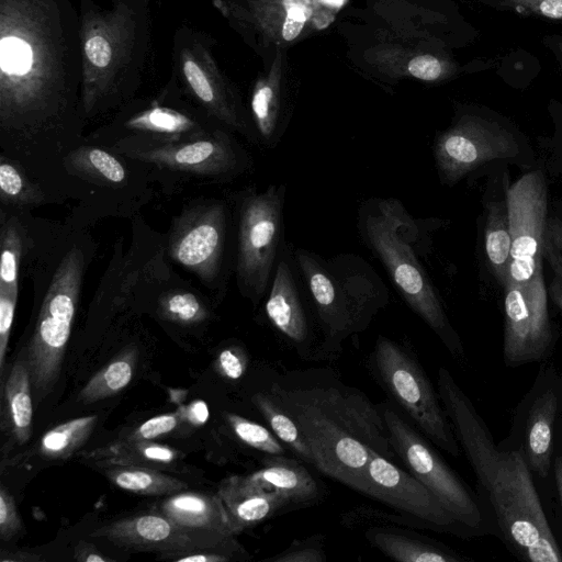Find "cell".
<instances>
[{"instance_id":"obj_16","label":"cell","mask_w":562,"mask_h":562,"mask_svg":"<svg viewBox=\"0 0 562 562\" xmlns=\"http://www.w3.org/2000/svg\"><path fill=\"white\" fill-rule=\"evenodd\" d=\"M227 214L221 203L196 206L177 218L169 239L171 258L196 274L211 282L221 272Z\"/></svg>"},{"instance_id":"obj_2","label":"cell","mask_w":562,"mask_h":562,"mask_svg":"<svg viewBox=\"0 0 562 562\" xmlns=\"http://www.w3.org/2000/svg\"><path fill=\"white\" fill-rule=\"evenodd\" d=\"M297 425L324 475L361 492L373 452L396 462L380 405L327 370L290 372L268 387Z\"/></svg>"},{"instance_id":"obj_32","label":"cell","mask_w":562,"mask_h":562,"mask_svg":"<svg viewBox=\"0 0 562 562\" xmlns=\"http://www.w3.org/2000/svg\"><path fill=\"white\" fill-rule=\"evenodd\" d=\"M340 524L348 529H363L376 527H403L411 529H428L434 528L426 521L405 515L397 510L387 512L371 506H357L345 512L340 517Z\"/></svg>"},{"instance_id":"obj_26","label":"cell","mask_w":562,"mask_h":562,"mask_svg":"<svg viewBox=\"0 0 562 562\" xmlns=\"http://www.w3.org/2000/svg\"><path fill=\"white\" fill-rule=\"evenodd\" d=\"M125 126L162 140H179L205 133L187 114L158 105L135 114Z\"/></svg>"},{"instance_id":"obj_45","label":"cell","mask_w":562,"mask_h":562,"mask_svg":"<svg viewBox=\"0 0 562 562\" xmlns=\"http://www.w3.org/2000/svg\"><path fill=\"white\" fill-rule=\"evenodd\" d=\"M160 558L175 562H227L235 559V554L218 550H189L161 552Z\"/></svg>"},{"instance_id":"obj_28","label":"cell","mask_w":562,"mask_h":562,"mask_svg":"<svg viewBox=\"0 0 562 562\" xmlns=\"http://www.w3.org/2000/svg\"><path fill=\"white\" fill-rule=\"evenodd\" d=\"M137 351L130 348L97 372L78 394L82 404H92L111 397L124 390L135 372Z\"/></svg>"},{"instance_id":"obj_13","label":"cell","mask_w":562,"mask_h":562,"mask_svg":"<svg viewBox=\"0 0 562 562\" xmlns=\"http://www.w3.org/2000/svg\"><path fill=\"white\" fill-rule=\"evenodd\" d=\"M360 493L394 510L428 522L434 531L457 537L475 536L456 520L413 474L375 452L364 470Z\"/></svg>"},{"instance_id":"obj_35","label":"cell","mask_w":562,"mask_h":562,"mask_svg":"<svg viewBox=\"0 0 562 562\" xmlns=\"http://www.w3.org/2000/svg\"><path fill=\"white\" fill-rule=\"evenodd\" d=\"M401 65L402 75L427 82L446 80L460 71L458 64L442 54L416 53Z\"/></svg>"},{"instance_id":"obj_37","label":"cell","mask_w":562,"mask_h":562,"mask_svg":"<svg viewBox=\"0 0 562 562\" xmlns=\"http://www.w3.org/2000/svg\"><path fill=\"white\" fill-rule=\"evenodd\" d=\"M161 314L176 323L190 325L204 321L207 310L202 301L188 291H171L159 301Z\"/></svg>"},{"instance_id":"obj_50","label":"cell","mask_w":562,"mask_h":562,"mask_svg":"<svg viewBox=\"0 0 562 562\" xmlns=\"http://www.w3.org/2000/svg\"><path fill=\"white\" fill-rule=\"evenodd\" d=\"M542 44L553 56L555 64L562 74V33L544 35L542 37Z\"/></svg>"},{"instance_id":"obj_19","label":"cell","mask_w":562,"mask_h":562,"mask_svg":"<svg viewBox=\"0 0 562 562\" xmlns=\"http://www.w3.org/2000/svg\"><path fill=\"white\" fill-rule=\"evenodd\" d=\"M217 494L237 535L293 509L284 497L260 485L249 474L224 479L218 485Z\"/></svg>"},{"instance_id":"obj_21","label":"cell","mask_w":562,"mask_h":562,"mask_svg":"<svg viewBox=\"0 0 562 562\" xmlns=\"http://www.w3.org/2000/svg\"><path fill=\"white\" fill-rule=\"evenodd\" d=\"M159 512L177 525L225 537L237 536L218 494L178 492L159 505Z\"/></svg>"},{"instance_id":"obj_51","label":"cell","mask_w":562,"mask_h":562,"mask_svg":"<svg viewBox=\"0 0 562 562\" xmlns=\"http://www.w3.org/2000/svg\"><path fill=\"white\" fill-rule=\"evenodd\" d=\"M43 558L41 555H36L30 552H2L1 562H32V561H42Z\"/></svg>"},{"instance_id":"obj_27","label":"cell","mask_w":562,"mask_h":562,"mask_svg":"<svg viewBox=\"0 0 562 562\" xmlns=\"http://www.w3.org/2000/svg\"><path fill=\"white\" fill-rule=\"evenodd\" d=\"M104 475L115 486L140 495H171L188 487L186 482L147 467H108Z\"/></svg>"},{"instance_id":"obj_43","label":"cell","mask_w":562,"mask_h":562,"mask_svg":"<svg viewBox=\"0 0 562 562\" xmlns=\"http://www.w3.org/2000/svg\"><path fill=\"white\" fill-rule=\"evenodd\" d=\"M247 367L248 356L240 346H229L217 355L216 369L228 380H239L245 374Z\"/></svg>"},{"instance_id":"obj_31","label":"cell","mask_w":562,"mask_h":562,"mask_svg":"<svg viewBox=\"0 0 562 562\" xmlns=\"http://www.w3.org/2000/svg\"><path fill=\"white\" fill-rule=\"evenodd\" d=\"M98 417H78L46 431L40 441V453L53 460L67 459L90 437Z\"/></svg>"},{"instance_id":"obj_36","label":"cell","mask_w":562,"mask_h":562,"mask_svg":"<svg viewBox=\"0 0 562 562\" xmlns=\"http://www.w3.org/2000/svg\"><path fill=\"white\" fill-rule=\"evenodd\" d=\"M0 248V288L19 290L22 238L18 225L12 221L2 224Z\"/></svg>"},{"instance_id":"obj_11","label":"cell","mask_w":562,"mask_h":562,"mask_svg":"<svg viewBox=\"0 0 562 562\" xmlns=\"http://www.w3.org/2000/svg\"><path fill=\"white\" fill-rule=\"evenodd\" d=\"M561 422L562 373L547 360L516 406L508 435L498 446L520 451L532 475L544 480L552 472Z\"/></svg>"},{"instance_id":"obj_47","label":"cell","mask_w":562,"mask_h":562,"mask_svg":"<svg viewBox=\"0 0 562 562\" xmlns=\"http://www.w3.org/2000/svg\"><path fill=\"white\" fill-rule=\"evenodd\" d=\"M183 420L193 426H202L210 418V409L207 404L202 400L191 402L188 406L180 408Z\"/></svg>"},{"instance_id":"obj_9","label":"cell","mask_w":562,"mask_h":562,"mask_svg":"<svg viewBox=\"0 0 562 562\" xmlns=\"http://www.w3.org/2000/svg\"><path fill=\"white\" fill-rule=\"evenodd\" d=\"M390 442L408 472L423 483L461 525L475 536L495 535L480 498L429 442L389 403L380 405Z\"/></svg>"},{"instance_id":"obj_44","label":"cell","mask_w":562,"mask_h":562,"mask_svg":"<svg viewBox=\"0 0 562 562\" xmlns=\"http://www.w3.org/2000/svg\"><path fill=\"white\" fill-rule=\"evenodd\" d=\"M22 529V521L13 496L4 488H0V536L8 541Z\"/></svg>"},{"instance_id":"obj_23","label":"cell","mask_w":562,"mask_h":562,"mask_svg":"<svg viewBox=\"0 0 562 562\" xmlns=\"http://www.w3.org/2000/svg\"><path fill=\"white\" fill-rule=\"evenodd\" d=\"M249 476L284 497L293 509L312 506L321 501L323 490L311 472L296 459L269 456L263 467Z\"/></svg>"},{"instance_id":"obj_7","label":"cell","mask_w":562,"mask_h":562,"mask_svg":"<svg viewBox=\"0 0 562 562\" xmlns=\"http://www.w3.org/2000/svg\"><path fill=\"white\" fill-rule=\"evenodd\" d=\"M286 186L247 190L238 203L236 277L243 295L255 305L266 297L285 246Z\"/></svg>"},{"instance_id":"obj_15","label":"cell","mask_w":562,"mask_h":562,"mask_svg":"<svg viewBox=\"0 0 562 562\" xmlns=\"http://www.w3.org/2000/svg\"><path fill=\"white\" fill-rule=\"evenodd\" d=\"M216 4L256 35L262 46L278 49L323 25L328 18L319 0H239Z\"/></svg>"},{"instance_id":"obj_34","label":"cell","mask_w":562,"mask_h":562,"mask_svg":"<svg viewBox=\"0 0 562 562\" xmlns=\"http://www.w3.org/2000/svg\"><path fill=\"white\" fill-rule=\"evenodd\" d=\"M234 435L250 448L268 456H285L288 447L267 427L234 413L225 414Z\"/></svg>"},{"instance_id":"obj_17","label":"cell","mask_w":562,"mask_h":562,"mask_svg":"<svg viewBox=\"0 0 562 562\" xmlns=\"http://www.w3.org/2000/svg\"><path fill=\"white\" fill-rule=\"evenodd\" d=\"M303 284L294 250L285 244L265 301V313L272 327L302 359L317 358L313 322L303 295Z\"/></svg>"},{"instance_id":"obj_14","label":"cell","mask_w":562,"mask_h":562,"mask_svg":"<svg viewBox=\"0 0 562 562\" xmlns=\"http://www.w3.org/2000/svg\"><path fill=\"white\" fill-rule=\"evenodd\" d=\"M115 546L138 551L218 550L248 558L234 537L181 527L159 513H146L105 525L93 532Z\"/></svg>"},{"instance_id":"obj_12","label":"cell","mask_w":562,"mask_h":562,"mask_svg":"<svg viewBox=\"0 0 562 562\" xmlns=\"http://www.w3.org/2000/svg\"><path fill=\"white\" fill-rule=\"evenodd\" d=\"M117 148L131 158L199 176H234L250 165L246 153L223 132L179 140H122Z\"/></svg>"},{"instance_id":"obj_22","label":"cell","mask_w":562,"mask_h":562,"mask_svg":"<svg viewBox=\"0 0 562 562\" xmlns=\"http://www.w3.org/2000/svg\"><path fill=\"white\" fill-rule=\"evenodd\" d=\"M416 529L376 527L363 531L368 542L398 562H462L464 559L445 543L420 535Z\"/></svg>"},{"instance_id":"obj_30","label":"cell","mask_w":562,"mask_h":562,"mask_svg":"<svg viewBox=\"0 0 562 562\" xmlns=\"http://www.w3.org/2000/svg\"><path fill=\"white\" fill-rule=\"evenodd\" d=\"M65 166L71 173L106 184L122 183L126 179L122 162L98 147L81 146L74 149L65 158Z\"/></svg>"},{"instance_id":"obj_33","label":"cell","mask_w":562,"mask_h":562,"mask_svg":"<svg viewBox=\"0 0 562 562\" xmlns=\"http://www.w3.org/2000/svg\"><path fill=\"white\" fill-rule=\"evenodd\" d=\"M0 198L5 204L26 206L42 202L44 194L37 186L27 179L19 166L1 156Z\"/></svg>"},{"instance_id":"obj_3","label":"cell","mask_w":562,"mask_h":562,"mask_svg":"<svg viewBox=\"0 0 562 562\" xmlns=\"http://www.w3.org/2000/svg\"><path fill=\"white\" fill-rule=\"evenodd\" d=\"M57 0H0V127L25 137L59 114L69 45Z\"/></svg>"},{"instance_id":"obj_5","label":"cell","mask_w":562,"mask_h":562,"mask_svg":"<svg viewBox=\"0 0 562 562\" xmlns=\"http://www.w3.org/2000/svg\"><path fill=\"white\" fill-rule=\"evenodd\" d=\"M357 227L364 245L383 265L409 308L438 336L458 361L465 359L462 342L415 248L417 222L395 198H371L358 209Z\"/></svg>"},{"instance_id":"obj_6","label":"cell","mask_w":562,"mask_h":562,"mask_svg":"<svg viewBox=\"0 0 562 562\" xmlns=\"http://www.w3.org/2000/svg\"><path fill=\"white\" fill-rule=\"evenodd\" d=\"M369 368L375 381L427 439L452 457L460 456L461 447L439 394L412 350L380 335Z\"/></svg>"},{"instance_id":"obj_42","label":"cell","mask_w":562,"mask_h":562,"mask_svg":"<svg viewBox=\"0 0 562 562\" xmlns=\"http://www.w3.org/2000/svg\"><path fill=\"white\" fill-rule=\"evenodd\" d=\"M19 290L0 288V369L3 371L5 353L13 324Z\"/></svg>"},{"instance_id":"obj_8","label":"cell","mask_w":562,"mask_h":562,"mask_svg":"<svg viewBox=\"0 0 562 562\" xmlns=\"http://www.w3.org/2000/svg\"><path fill=\"white\" fill-rule=\"evenodd\" d=\"M83 277V256L71 248L59 262L43 300L27 347L31 383L37 401L54 389L78 307Z\"/></svg>"},{"instance_id":"obj_46","label":"cell","mask_w":562,"mask_h":562,"mask_svg":"<svg viewBox=\"0 0 562 562\" xmlns=\"http://www.w3.org/2000/svg\"><path fill=\"white\" fill-rule=\"evenodd\" d=\"M512 239L505 229H495L486 236V254L490 260L495 265L505 262L510 254Z\"/></svg>"},{"instance_id":"obj_20","label":"cell","mask_w":562,"mask_h":562,"mask_svg":"<svg viewBox=\"0 0 562 562\" xmlns=\"http://www.w3.org/2000/svg\"><path fill=\"white\" fill-rule=\"evenodd\" d=\"M284 53L278 49L269 70L260 76L252 89L250 111L257 145L276 147L285 131L282 105Z\"/></svg>"},{"instance_id":"obj_24","label":"cell","mask_w":562,"mask_h":562,"mask_svg":"<svg viewBox=\"0 0 562 562\" xmlns=\"http://www.w3.org/2000/svg\"><path fill=\"white\" fill-rule=\"evenodd\" d=\"M31 372L26 360L18 359L5 380L3 398L8 428L15 441L25 443L32 434L33 403Z\"/></svg>"},{"instance_id":"obj_4","label":"cell","mask_w":562,"mask_h":562,"mask_svg":"<svg viewBox=\"0 0 562 562\" xmlns=\"http://www.w3.org/2000/svg\"><path fill=\"white\" fill-rule=\"evenodd\" d=\"M294 260L323 335L319 358L339 353L344 341L366 330L390 302L389 288L359 255L326 259L296 248Z\"/></svg>"},{"instance_id":"obj_1","label":"cell","mask_w":562,"mask_h":562,"mask_svg":"<svg viewBox=\"0 0 562 562\" xmlns=\"http://www.w3.org/2000/svg\"><path fill=\"white\" fill-rule=\"evenodd\" d=\"M437 390L476 477V494L495 536L521 561L562 562V550L522 453L495 442L474 404L446 367L438 370Z\"/></svg>"},{"instance_id":"obj_25","label":"cell","mask_w":562,"mask_h":562,"mask_svg":"<svg viewBox=\"0 0 562 562\" xmlns=\"http://www.w3.org/2000/svg\"><path fill=\"white\" fill-rule=\"evenodd\" d=\"M86 458L101 467L134 465L165 467L178 459V452L169 446L153 441L121 439L86 454Z\"/></svg>"},{"instance_id":"obj_48","label":"cell","mask_w":562,"mask_h":562,"mask_svg":"<svg viewBox=\"0 0 562 562\" xmlns=\"http://www.w3.org/2000/svg\"><path fill=\"white\" fill-rule=\"evenodd\" d=\"M74 560L79 562H112L111 558L103 555L92 543L80 541L74 549Z\"/></svg>"},{"instance_id":"obj_41","label":"cell","mask_w":562,"mask_h":562,"mask_svg":"<svg viewBox=\"0 0 562 562\" xmlns=\"http://www.w3.org/2000/svg\"><path fill=\"white\" fill-rule=\"evenodd\" d=\"M183 420L182 412L154 416L127 434L124 439L138 441H153L154 439L173 431Z\"/></svg>"},{"instance_id":"obj_18","label":"cell","mask_w":562,"mask_h":562,"mask_svg":"<svg viewBox=\"0 0 562 562\" xmlns=\"http://www.w3.org/2000/svg\"><path fill=\"white\" fill-rule=\"evenodd\" d=\"M179 63L188 88L202 106L228 128L257 144L252 124L247 121L210 53L200 44H190L181 48Z\"/></svg>"},{"instance_id":"obj_49","label":"cell","mask_w":562,"mask_h":562,"mask_svg":"<svg viewBox=\"0 0 562 562\" xmlns=\"http://www.w3.org/2000/svg\"><path fill=\"white\" fill-rule=\"evenodd\" d=\"M552 473L562 510V431L559 430L553 454Z\"/></svg>"},{"instance_id":"obj_39","label":"cell","mask_w":562,"mask_h":562,"mask_svg":"<svg viewBox=\"0 0 562 562\" xmlns=\"http://www.w3.org/2000/svg\"><path fill=\"white\" fill-rule=\"evenodd\" d=\"M266 560L270 562H326L325 536L315 533L293 540L283 551Z\"/></svg>"},{"instance_id":"obj_38","label":"cell","mask_w":562,"mask_h":562,"mask_svg":"<svg viewBox=\"0 0 562 562\" xmlns=\"http://www.w3.org/2000/svg\"><path fill=\"white\" fill-rule=\"evenodd\" d=\"M497 11L550 22H562V0H476Z\"/></svg>"},{"instance_id":"obj_40","label":"cell","mask_w":562,"mask_h":562,"mask_svg":"<svg viewBox=\"0 0 562 562\" xmlns=\"http://www.w3.org/2000/svg\"><path fill=\"white\" fill-rule=\"evenodd\" d=\"M537 249V239L531 235L522 234L513 240L510 276L517 283H526L533 276Z\"/></svg>"},{"instance_id":"obj_29","label":"cell","mask_w":562,"mask_h":562,"mask_svg":"<svg viewBox=\"0 0 562 562\" xmlns=\"http://www.w3.org/2000/svg\"><path fill=\"white\" fill-rule=\"evenodd\" d=\"M251 402L266 420L269 429L288 449L300 460L313 465L312 452L297 425L291 415L278 403L270 391H257L251 396Z\"/></svg>"},{"instance_id":"obj_10","label":"cell","mask_w":562,"mask_h":562,"mask_svg":"<svg viewBox=\"0 0 562 562\" xmlns=\"http://www.w3.org/2000/svg\"><path fill=\"white\" fill-rule=\"evenodd\" d=\"M136 16L123 2L112 9H87L80 24L81 101L90 114L114 90L136 44Z\"/></svg>"}]
</instances>
